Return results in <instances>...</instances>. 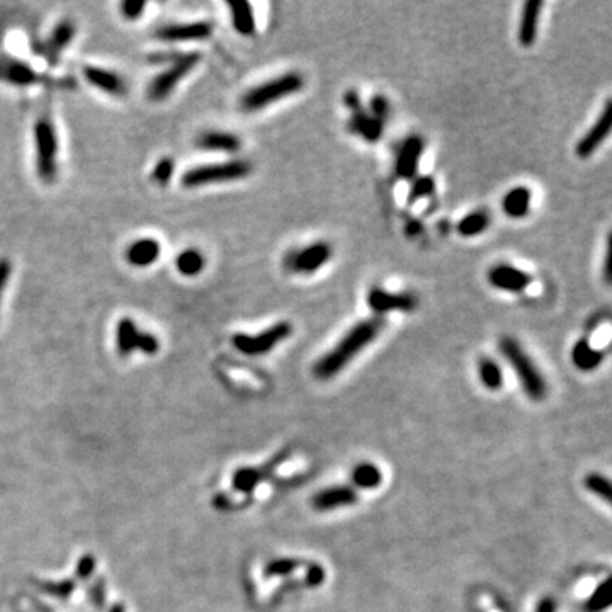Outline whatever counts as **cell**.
Listing matches in <instances>:
<instances>
[{"mask_svg": "<svg viewBox=\"0 0 612 612\" xmlns=\"http://www.w3.org/2000/svg\"><path fill=\"white\" fill-rule=\"evenodd\" d=\"M384 323L379 318H369V320L359 322L338 340V344L325 356L318 359L315 364V376L320 379H329L340 372L366 345L371 344L379 332L383 330Z\"/></svg>", "mask_w": 612, "mask_h": 612, "instance_id": "6da1fadb", "label": "cell"}, {"mask_svg": "<svg viewBox=\"0 0 612 612\" xmlns=\"http://www.w3.org/2000/svg\"><path fill=\"white\" fill-rule=\"evenodd\" d=\"M303 86H305V80L299 73H283V75L267 80V82L252 87L250 91L245 92L240 97V107L245 113H256V111L264 109V107L271 106V104L281 101V99H286L296 94V92L301 91Z\"/></svg>", "mask_w": 612, "mask_h": 612, "instance_id": "7a4b0ae2", "label": "cell"}, {"mask_svg": "<svg viewBox=\"0 0 612 612\" xmlns=\"http://www.w3.org/2000/svg\"><path fill=\"white\" fill-rule=\"evenodd\" d=\"M34 162L41 182L53 184L58 177V134L48 116L34 123Z\"/></svg>", "mask_w": 612, "mask_h": 612, "instance_id": "3957f363", "label": "cell"}, {"mask_svg": "<svg viewBox=\"0 0 612 612\" xmlns=\"http://www.w3.org/2000/svg\"><path fill=\"white\" fill-rule=\"evenodd\" d=\"M500 352L503 354L512 369L515 371V375L521 379L522 388L529 396L531 400H536L540 402L548 393V386H546V381L542 378L540 369L536 368V364L531 361V357L527 356L524 349L519 345L517 340L514 338L505 337L500 340Z\"/></svg>", "mask_w": 612, "mask_h": 612, "instance_id": "277c9868", "label": "cell"}, {"mask_svg": "<svg viewBox=\"0 0 612 612\" xmlns=\"http://www.w3.org/2000/svg\"><path fill=\"white\" fill-rule=\"evenodd\" d=\"M252 172V165L247 160H230L221 164L198 165L186 171L180 177V184L187 189L211 186V184H225L233 180L245 179Z\"/></svg>", "mask_w": 612, "mask_h": 612, "instance_id": "5b68a950", "label": "cell"}, {"mask_svg": "<svg viewBox=\"0 0 612 612\" xmlns=\"http://www.w3.org/2000/svg\"><path fill=\"white\" fill-rule=\"evenodd\" d=\"M201 53H180L165 72H160L146 88V97L153 102H162L174 92V88L201 63Z\"/></svg>", "mask_w": 612, "mask_h": 612, "instance_id": "8992f818", "label": "cell"}, {"mask_svg": "<svg viewBox=\"0 0 612 612\" xmlns=\"http://www.w3.org/2000/svg\"><path fill=\"white\" fill-rule=\"evenodd\" d=\"M0 82L10 84L15 87H58L68 88L73 87V80L68 79H53L46 73H38L33 67L17 58L9 56H0Z\"/></svg>", "mask_w": 612, "mask_h": 612, "instance_id": "52a82bcc", "label": "cell"}, {"mask_svg": "<svg viewBox=\"0 0 612 612\" xmlns=\"http://www.w3.org/2000/svg\"><path fill=\"white\" fill-rule=\"evenodd\" d=\"M292 334V325L288 322H279L276 325L269 327L264 332L257 336H247V334H235L232 337L233 347L245 356H264L277 347L283 340H286Z\"/></svg>", "mask_w": 612, "mask_h": 612, "instance_id": "ba28073f", "label": "cell"}, {"mask_svg": "<svg viewBox=\"0 0 612 612\" xmlns=\"http://www.w3.org/2000/svg\"><path fill=\"white\" fill-rule=\"evenodd\" d=\"M332 247L327 242H315L301 250H292L284 256V267L298 274H313L330 260Z\"/></svg>", "mask_w": 612, "mask_h": 612, "instance_id": "9c48e42d", "label": "cell"}, {"mask_svg": "<svg viewBox=\"0 0 612 612\" xmlns=\"http://www.w3.org/2000/svg\"><path fill=\"white\" fill-rule=\"evenodd\" d=\"M214 26L211 21L179 22V24H165L155 31V38L165 43H186V41L207 40L213 34Z\"/></svg>", "mask_w": 612, "mask_h": 612, "instance_id": "30bf717a", "label": "cell"}, {"mask_svg": "<svg viewBox=\"0 0 612 612\" xmlns=\"http://www.w3.org/2000/svg\"><path fill=\"white\" fill-rule=\"evenodd\" d=\"M368 306L375 313H388V311H411L418 305L417 296L410 292H391L381 288H372L368 292Z\"/></svg>", "mask_w": 612, "mask_h": 612, "instance_id": "8fae6325", "label": "cell"}, {"mask_svg": "<svg viewBox=\"0 0 612 612\" xmlns=\"http://www.w3.org/2000/svg\"><path fill=\"white\" fill-rule=\"evenodd\" d=\"M423 148H425V143H423V138L418 136V134H411L403 141L395 162V172L400 179H414L418 171V162H421V157L423 155Z\"/></svg>", "mask_w": 612, "mask_h": 612, "instance_id": "7c38bea8", "label": "cell"}, {"mask_svg": "<svg viewBox=\"0 0 612 612\" xmlns=\"http://www.w3.org/2000/svg\"><path fill=\"white\" fill-rule=\"evenodd\" d=\"M488 283L495 290L507 292H522L531 284V276L510 264H496L488 271Z\"/></svg>", "mask_w": 612, "mask_h": 612, "instance_id": "4fadbf2b", "label": "cell"}, {"mask_svg": "<svg viewBox=\"0 0 612 612\" xmlns=\"http://www.w3.org/2000/svg\"><path fill=\"white\" fill-rule=\"evenodd\" d=\"M77 34V26L72 19H63L55 26L45 43L41 45V53L49 65H56L60 60V55L65 48H68Z\"/></svg>", "mask_w": 612, "mask_h": 612, "instance_id": "5bb4252c", "label": "cell"}, {"mask_svg": "<svg viewBox=\"0 0 612 612\" xmlns=\"http://www.w3.org/2000/svg\"><path fill=\"white\" fill-rule=\"evenodd\" d=\"M611 114H612L611 102H607V106L604 107L600 118L594 123V126L588 130L587 134H585L582 140L576 143L575 152H576V155L580 157V159H588L590 155H594L595 150H597L599 146L602 145L604 141H606V138L609 136L611 126H612Z\"/></svg>", "mask_w": 612, "mask_h": 612, "instance_id": "9a60e30c", "label": "cell"}, {"mask_svg": "<svg viewBox=\"0 0 612 612\" xmlns=\"http://www.w3.org/2000/svg\"><path fill=\"white\" fill-rule=\"evenodd\" d=\"M82 73L92 87L99 88V91L106 92L113 97H125L128 94L126 80L116 72L106 70L102 67H94V65H86Z\"/></svg>", "mask_w": 612, "mask_h": 612, "instance_id": "2e32d148", "label": "cell"}, {"mask_svg": "<svg viewBox=\"0 0 612 612\" xmlns=\"http://www.w3.org/2000/svg\"><path fill=\"white\" fill-rule=\"evenodd\" d=\"M162 253V245L159 240L150 237L138 238V240L132 242L128 245V249L125 250V259L126 262L133 267H150L159 260Z\"/></svg>", "mask_w": 612, "mask_h": 612, "instance_id": "e0dca14e", "label": "cell"}, {"mask_svg": "<svg viewBox=\"0 0 612 612\" xmlns=\"http://www.w3.org/2000/svg\"><path fill=\"white\" fill-rule=\"evenodd\" d=\"M356 500H357V492L354 490V488L342 485V487L323 488V490L318 492V494L311 499V505H313V509L327 512V510L340 509V507L352 505Z\"/></svg>", "mask_w": 612, "mask_h": 612, "instance_id": "ac0fdd59", "label": "cell"}, {"mask_svg": "<svg viewBox=\"0 0 612 612\" xmlns=\"http://www.w3.org/2000/svg\"><path fill=\"white\" fill-rule=\"evenodd\" d=\"M196 146L203 152L237 153L242 148V140L235 133L210 130V132H204L196 138Z\"/></svg>", "mask_w": 612, "mask_h": 612, "instance_id": "d6986e66", "label": "cell"}, {"mask_svg": "<svg viewBox=\"0 0 612 612\" xmlns=\"http://www.w3.org/2000/svg\"><path fill=\"white\" fill-rule=\"evenodd\" d=\"M349 132L359 134L369 143H376L383 136L384 121L372 118L366 109H359L352 113V116L349 119Z\"/></svg>", "mask_w": 612, "mask_h": 612, "instance_id": "ffe728a7", "label": "cell"}, {"mask_svg": "<svg viewBox=\"0 0 612 612\" xmlns=\"http://www.w3.org/2000/svg\"><path fill=\"white\" fill-rule=\"evenodd\" d=\"M531 201H533V192H531L529 187H512L502 198V211L509 218L521 219L529 214Z\"/></svg>", "mask_w": 612, "mask_h": 612, "instance_id": "44dd1931", "label": "cell"}, {"mask_svg": "<svg viewBox=\"0 0 612 612\" xmlns=\"http://www.w3.org/2000/svg\"><path fill=\"white\" fill-rule=\"evenodd\" d=\"M542 9L541 0H529L526 2L524 10H522L521 26H519V41L522 46L529 48L534 45L538 36V22H540V14Z\"/></svg>", "mask_w": 612, "mask_h": 612, "instance_id": "7402d4cb", "label": "cell"}, {"mask_svg": "<svg viewBox=\"0 0 612 612\" xmlns=\"http://www.w3.org/2000/svg\"><path fill=\"white\" fill-rule=\"evenodd\" d=\"M230 9V17H232L233 29L237 31L242 36H250V34L256 33V15H253V9L249 2L245 0H235V2H228Z\"/></svg>", "mask_w": 612, "mask_h": 612, "instance_id": "603a6c76", "label": "cell"}, {"mask_svg": "<svg viewBox=\"0 0 612 612\" xmlns=\"http://www.w3.org/2000/svg\"><path fill=\"white\" fill-rule=\"evenodd\" d=\"M141 330L130 317H123L116 325V347L121 356H130L133 350L138 349Z\"/></svg>", "mask_w": 612, "mask_h": 612, "instance_id": "cb8c5ba5", "label": "cell"}, {"mask_svg": "<svg viewBox=\"0 0 612 612\" xmlns=\"http://www.w3.org/2000/svg\"><path fill=\"white\" fill-rule=\"evenodd\" d=\"M572 361L576 369L580 371H594L597 366L604 361V350L594 349L590 342L580 338L572 349Z\"/></svg>", "mask_w": 612, "mask_h": 612, "instance_id": "d4e9b609", "label": "cell"}, {"mask_svg": "<svg viewBox=\"0 0 612 612\" xmlns=\"http://www.w3.org/2000/svg\"><path fill=\"white\" fill-rule=\"evenodd\" d=\"M206 267V257L201 250L186 249L175 257V269L180 276L196 277L199 276Z\"/></svg>", "mask_w": 612, "mask_h": 612, "instance_id": "484cf974", "label": "cell"}, {"mask_svg": "<svg viewBox=\"0 0 612 612\" xmlns=\"http://www.w3.org/2000/svg\"><path fill=\"white\" fill-rule=\"evenodd\" d=\"M488 226H490V214L483 210H476L460 219V223L456 225V232L461 237L471 238L483 233Z\"/></svg>", "mask_w": 612, "mask_h": 612, "instance_id": "4316f807", "label": "cell"}, {"mask_svg": "<svg viewBox=\"0 0 612 612\" xmlns=\"http://www.w3.org/2000/svg\"><path fill=\"white\" fill-rule=\"evenodd\" d=\"M478 371H480V379L485 388H488V390L492 391H496L502 388L503 384L502 369H500V366L496 364L494 359H490V357H483V359H480Z\"/></svg>", "mask_w": 612, "mask_h": 612, "instance_id": "83f0119b", "label": "cell"}, {"mask_svg": "<svg viewBox=\"0 0 612 612\" xmlns=\"http://www.w3.org/2000/svg\"><path fill=\"white\" fill-rule=\"evenodd\" d=\"M350 478H352L356 487L371 490V488L378 487L381 480H383V476H381V471L375 466V464L363 463V464H357V466L352 469V476H350Z\"/></svg>", "mask_w": 612, "mask_h": 612, "instance_id": "f1b7e54d", "label": "cell"}, {"mask_svg": "<svg viewBox=\"0 0 612 612\" xmlns=\"http://www.w3.org/2000/svg\"><path fill=\"white\" fill-rule=\"evenodd\" d=\"M612 602V585L611 579H606L602 583L599 585L594 590V594L590 595V599L585 604V609L588 612H600L611 606Z\"/></svg>", "mask_w": 612, "mask_h": 612, "instance_id": "f546056e", "label": "cell"}, {"mask_svg": "<svg viewBox=\"0 0 612 612\" xmlns=\"http://www.w3.org/2000/svg\"><path fill=\"white\" fill-rule=\"evenodd\" d=\"M434 192H436V180H434L432 177L430 175L417 177V179H414V182H411V187L407 196V201L414 204L417 201H422V199L429 198V196H432Z\"/></svg>", "mask_w": 612, "mask_h": 612, "instance_id": "4dcf8cb0", "label": "cell"}, {"mask_svg": "<svg viewBox=\"0 0 612 612\" xmlns=\"http://www.w3.org/2000/svg\"><path fill=\"white\" fill-rule=\"evenodd\" d=\"M583 485L587 487V490L590 494L597 495L599 499H602L606 503H611L612 500V485L607 478H604L602 475L597 473H590L587 478L583 480Z\"/></svg>", "mask_w": 612, "mask_h": 612, "instance_id": "1f68e13d", "label": "cell"}, {"mask_svg": "<svg viewBox=\"0 0 612 612\" xmlns=\"http://www.w3.org/2000/svg\"><path fill=\"white\" fill-rule=\"evenodd\" d=\"M175 171V162L171 157H162V159L157 162L155 167L152 171V180L157 184V186H167L168 182L172 180V175H174Z\"/></svg>", "mask_w": 612, "mask_h": 612, "instance_id": "d6a6232c", "label": "cell"}, {"mask_svg": "<svg viewBox=\"0 0 612 612\" xmlns=\"http://www.w3.org/2000/svg\"><path fill=\"white\" fill-rule=\"evenodd\" d=\"M260 481L259 471L253 468H240L233 476V487L238 492H252L256 485Z\"/></svg>", "mask_w": 612, "mask_h": 612, "instance_id": "836d02e7", "label": "cell"}, {"mask_svg": "<svg viewBox=\"0 0 612 612\" xmlns=\"http://www.w3.org/2000/svg\"><path fill=\"white\" fill-rule=\"evenodd\" d=\"M298 561L290 560V558H283V560H274L271 563H267V567L264 568L265 576H283L290 575L291 572H295V568L298 567Z\"/></svg>", "mask_w": 612, "mask_h": 612, "instance_id": "e575fe53", "label": "cell"}, {"mask_svg": "<svg viewBox=\"0 0 612 612\" xmlns=\"http://www.w3.org/2000/svg\"><path fill=\"white\" fill-rule=\"evenodd\" d=\"M369 114H371L372 118L384 121V118L390 114V102H388V99L381 94L375 95V97L369 101Z\"/></svg>", "mask_w": 612, "mask_h": 612, "instance_id": "d590c367", "label": "cell"}, {"mask_svg": "<svg viewBox=\"0 0 612 612\" xmlns=\"http://www.w3.org/2000/svg\"><path fill=\"white\" fill-rule=\"evenodd\" d=\"M146 7V2H140V0H126V2L121 3V15L128 21H136V19L141 17Z\"/></svg>", "mask_w": 612, "mask_h": 612, "instance_id": "8d00e7d4", "label": "cell"}, {"mask_svg": "<svg viewBox=\"0 0 612 612\" xmlns=\"http://www.w3.org/2000/svg\"><path fill=\"white\" fill-rule=\"evenodd\" d=\"M10 274H13V264L7 257H0V305H2V296L7 283H9Z\"/></svg>", "mask_w": 612, "mask_h": 612, "instance_id": "74e56055", "label": "cell"}, {"mask_svg": "<svg viewBox=\"0 0 612 612\" xmlns=\"http://www.w3.org/2000/svg\"><path fill=\"white\" fill-rule=\"evenodd\" d=\"M94 568H95L94 556L86 554V556L80 558L79 563H77V576H79V579H87V576L92 575Z\"/></svg>", "mask_w": 612, "mask_h": 612, "instance_id": "f35d334b", "label": "cell"}, {"mask_svg": "<svg viewBox=\"0 0 612 612\" xmlns=\"http://www.w3.org/2000/svg\"><path fill=\"white\" fill-rule=\"evenodd\" d=\"M325 580V570L320 565H311L306 572V582L310 587H318Z\"/></svg>", "mask_w": 612, "mask_h": 612, "instance_id": "ab89813d", "label": "cell"}, {"mask_svg": "<svg viewBox=\"0 0 612 612\" xmlns=\"http://www.w3.org/2000/svg\"><path fill=\"white\" fill-rule=\"evenodd\" d=\"M403 232H405L407 238L421 237V235L423 233V223L421 221V219H408V221L405 223V228H403Z\"/></svg>", "mask_w": 612, "mask_h": 612, "instance_id": "60d3db41", "label": "cell"}, {"mask_svg": "<svg viewBox=\"0 0 612 612\" xmlns=\"http://www.w3.org/2000/svg\"><path fill=\"white\" fill-rule=\"evenodd\" d=\"M344 104L349 107L350 113H356V111L363 109V104H361L359 92H357V91H347V92H345Z\"/></svg>", "mask_w": 612, "mask_h": 612, "instance_id": "b9f144b4", "label": "cell"}, {"mask_svg": "<svg viewBox=\"0 0 612 612\" xmlns=\"http://www.w3.org/2000/svg\"><path fill=\"white\" fill-rule=\"evenodd\" d=\"M536 612H556V604L551 597H544L538 604Z\"/></svg>", "mask_w": 612, "mask_h": 612, "instance_id": "7bdbcfd3", "label": "cell"}, {"mask_svg": "<svg viewBox=\"0 0 612 612\" xmlns=\"http://www.w3.org/2000/svg\"><path fill=\"white\" fill-rule=\"evenodd\" d=\"M439 230H441V233H448L449 230H451V225H449V221H446V219H442L441 223H439Z\"/></svg>", "mask_w": 612, "mask_h": 612, "instance_id": "ee69618b", "label": "cell"}, {"mask_svg": "<svg viewBox=\"0 0 612 612\" xmlns=\"http://www.w3.org/2000/svg\"><path fill=\"white\" fill-rule=\"evenodd\" d=\"M109 612H125V606H119V604H118V606H114Z\"/></svg>", "mask_w": 612, "mask_h": 612, "instance_id": "f6af8a7d", "label": "cell"}]
</instances>
